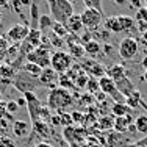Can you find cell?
<instances>
[{"label": "cell", "mask_w": 147, "mask_h": 147, "mask_svg": "<svg viewBox=\"0 0 147 147\" xmlns=\"http://www.w3.org/2000/svg\"><path fill=\"white\" fill-rule=\"evenodd\" d=\"M38 80H39V85L47 86L50 89H55V88H58L57 85L59 82V74H57L52 67H45V69H42L41 75L38 77Z\"/></svg>", "instance_id": "11"}, {"label": "cell", "mask_w": 147, "mask_h": 147, "mask_svg": "<svg viewBox=\"0 0 147 147\" xmlns=\"http://www.w3.org/2000/svg\"><path fill=\"white\" fill-rule=\"evenodd\" d=\"M142 80H144V82H147V71H144V74H142Z\"/></svg>", "instance_id": "59"}, {"label": "cell", "mask_w": 147, "mask_h": 147, "mask_svg": "<svg viewBox=\"0 0 147 147\" xmlns=\"http://www.w3.org/2000/svg\"><path fill=\"white\" fill-rule=\"evenodd\" d=\"M139 44L142 45V47L147 50V31H144V33H141V38H139Z\"/></svg>", "instance_id": "49"}, {"label": "cell", "mask_w": 147, "mask_h": 147, "mask_svg": "<svg viewBox=\"0 0 147 147\" xmlns=\"http://www.w3.org/2000/svg\"><path fill=\"white\" fill-rule=\"evenodd\" d=\"M116 88H117V91L122 94V96L127 99L128 96H131L133 92L136 91V88H135V83L131 82L128 77H125V78H122V80H119V82H116Z\"/></svg>", "instance_id": "17"}, {"label": "cell", "mask_w": 147, "mask_h": 147, "mask_svg": "<svg viewBox=\"0 0 147 147\" xmlns=\"http://www.w3.org/2000/svg\"><path fill=\"white\" fill-rule=\"evenodd\" d=\"M0 147H16V142L13 141L9 136L2 135L0 136Z\"/></svg>", "instance_id": "39"}, {"label": "cell", "mask_w": 147, "mask_h": 147, "mask_svg": "<svg viewBox=\"0 0 147 147\" xmlns=\"http://www.w3.org/2000/svg\"><path fill=\"white\" fill-rule=\"evenodd\" d=\"M135 127L136 131L141 133V135H147V116L146 114H141L135 119Z\"/></svg>", "instance_id": "30"}, {"label": "cell", "mask_w": 147, "mask_h": 147, "mask_svg": "<svg viewBox=\"0 0 147 147\" xmlns=\"http://www.w3.org/2000/svg\"><path fill=\"white\" fill-rule=\"evenodd\" d=\"M16 103L17 107H27V102H25V97H19V99H16Z\"/></svg>", "instance_id": "51"}, {"label": "cell", "mask_w": 147, "mask_h": 147, "mask_svg": "<svg viewBox=\"0 0 147 147\" xmlns=\"http://www.w3.org/2000/svg\"><path fill=\"white\" fill-rule=\"evenodd\" d=\"M80 66H82V69L86 72V75H91L92 78H100V77H103L105 71H107L100 63H97L96 59H92V58L83 61Z\"/></svg>", "instance_id": "12"}, {"label": "cell", "mask_w": 147, "mask_h": 147, "mask_svg": "<svg viewBox=\"0 0 147 147\" xmlns=\"http://www.w3.org/2000/svg\"><path fill=\"white\" fill-rule=\"evenodd\" d=\"M27 61L38 64L41 69L50 67V55H49V45L45 44L44 38H42V42H41L39 47L34 49L31 53L27 55Z\"/></svg>", "instance_id": "5"}, {"label": "cell", "mask_w": 147, "mask_h": 147, "mask_svg": "<svg viewBox=\"0 0 147 147\" xmlns=\"http://www.w3.org/2000/svg\"><path fill=\"white\" fill-rule=\"evenodd\" d=\"M53 24H55V20L50 17V14H41L39 17V22H38V30L39 31H44V30H47L49 27H53Z\"/></svg>", "instance_id": "29"}, {"label": "cell", "mask_w": 147, "mask_h": 147, "mask_svg": "<svg viewBox=\"0 0 147 147\" xmlns=\"http://www.w3.org/2000/svg\"><path fill=\"white\" fill-rule=\"evenodd\" d=\"M86 89H88L89 94H96L100 91V86H99V78H92V77H89V82L88 85H86Z\"/></svg>", "instance_id": "33"}, {"label": "cell", "mask_w": 147, "mask_h": 147, "mask_svg": "<svg viewBox=\"0 0 147 147\" xmlns=\"http://www.w3.org/2000/svg\"><path fill=\"white\" fill-rule=\"evenodd\" d=\"M8 113H6V102L0 100V119H6Z\"/></svg>", "instance_id": "46"}, {"label": "cell", "mask_w": 147, "mask_h": 147, "mask_svg": "<svg viewBox=\"0 0 147 147\" xmlns=\"http://www.w3.org/2000/svg\"><path fill=\"white\" fill-rule=\"evenodd\" d=\"M31 131V124L22 119H17L13 122V133L16 138H27Z\"/></svg>", "instance_id": "15"}, {"label": "cell", "mask_w": 147, "mask_h": 147, "mask_svg": "<svg viewBox=\"0 0 147 147\" xmlns=\"http://www.w3.org/2000/svg\"><path fill=\"white\" fill-rule=\"evenodd\" d=\"M131 124H135V122H133L131 114L116 117V119H114V130H116L117 133H124V131L128 130V127H130Z\"/></svg>", "instance_id": "19"}, {"label": "cell", "mask_w": 147, "mask_h": 147, "mask_svg": "<svg viewBox=\"0 0 147 147\" xmlns=\"http://www.w3.org/2000/svg\"><path fill=\"white\" fill-rule=\"evenodd\" d=\"M89 41H92V31L86 30L85 33H82V34H80V42H82V45L88 44Z\"/></svg>", "instance_id": "42"}, {"label": "cell", "mask_w": 147, "mask_h": 147, "mask_svg": "<svg viewBox=\"0 0 147 147\" xmlns=\"http://www.w3.org/2000/svg\"><path fill=\"white\" fill-rule=\"evenodd\" d=\"M9 128V124H8V119H0V131L5 133L6 130Z\"/></svg>", "instance_id": "47"}, {"label": "cell", "mask_w": 147, "mask_h": 147, "mask_svg": "<svg viewBox=\"0 0 147 147\" xmlns=\"http://www.w3.org/2000/svg\"><path fill=\"white\" fill-rule=\"evenodd\" d=\"M141 66H142V67H144L146 71H147V57H144V58H142V61H141Z\"/></svg>", "instance_id": "56"}, {"label": "cell", "mask_w": 147, "mask_h": 147, "mask_svg": "<svg viewBox=\"0 0 147 147\" xmlns=\"http://www.w3.org/2000/svg\"><path fill=\"white\" fill-rule=\"evenodd\" d=\"M64 138L71 144H75V142H82L83 144L86 139V130L80 127H67L64 128Z\"/></svg>", "instance_id": "13"}, {"label": "cell", "mask_w": 147, "mask_h": 147, "mask_svg": "<svg viewBox=\"0 0 147 147\" xmlns=\"http://www.w3.org/2000/svg\"><path fill=\"white\" fill-rule=\"evenodd\" d=\"M114 3L116 5H125V3H128V0H114Z\"/></svg>", "instance_id": "57"}, {"label": "cell", "mask_w": 147, "mask_h": 147, "mask_svg": "<svg viewBox=\"0 0 147 147\" xmlns=\"http://www.w3.org/2000/svg\"><path fill=\"white\" fill-rule=\"evenodd\" d=\"M105 28L113 33H122L124 31V24H122V17L119 16H111L105 20Z\"/></svg>", "instance_id": "18"}, {"label": "cell", "mask_w": 147, "mask_h": 147, "mask_svg": "<svg viewBox=\"0 0 147 147\" xmlns=\"http://www.w3.org/2000/svg\"><path fill=\"white\" fill-rule=\"evenodd\" d=\"M50 45H53L57 50H63L64 45H66V42H64L63 38H58V36H55V34H52V36H50Z\"/></svg>", "instance_id": "37"}, {"label": "cell", "mask_w": 147, "mask_h": 147, "mask_svg": "<svg viewBox=\"0 0 147 147\" xmlns=\"http://www.w3.org/2000/svg\"><path fill=\"white\" fill-rule=\"evenodd\" d=\"M103 50H105V53H107V55H110L111 52H113V45H110V44H105V45H103Z\"/></svg>", "instance_id": "53"}, {"label": "cell", "mask_w": 147, "mask_h": 147, "mask_svg": "<svg viewBox=\"0 0 147 147\" xmlns=\"http://www.w3.org/2000/svg\"><path fill=\"white\" fill-rule=\"evenodd\" d=\"M71 116L74 124H83L85 122V114L80 113V111H74V113H71Z\"/></svg>", "instance_id": "41"}, {"label": "cell", "mask_w": 147, "mask_h": 147, "mask_svg": "<svg viewBox=\"0 0 147 147\" xmlns=\"http://www.w3.org/2000/svg\"><path fill=\"white\" fill-rule=\"evenodd\" d=\"M64 27L67 28V33H72V34H80L83 30H85L83 22H82V17H80V14H77V13H74V14L66 20Z\"/></svg>", "instance_id": "14"}, {"label": "cell", "mask_w": 147, "mask_h": 147, "mask_svg": "<svg viewBox=\"0 0 147 147\" xmlns=\"http://www.w3.org/2000/svg\"><path fill=\"white\" fill-rule=\"evenodd\" d=\"M111 114H113L114 117L127 116V114H130V108L125 103H113V107H111Z\"/></svg>", "instance_id": "26"}, {"label": "cell", "mask_w": 147, "mask_h": 147, "mask_svg": "<svg viewBox=\"0 0 147 147\" xmlns=\"http://www.w3.org/2000/svg\"><path fill=\"white\" fill-rule=\"evenodd\" d=\"M139 53V41L128 36L124 38L119 44V55L122 59H133Z\"/></svg>", "instance_id": "8"}, {"label": "cell", "mask_w": 147, "mask_h": 147, "mask_svg": "<svg viewBox=\"0 0 147 147\" xmlns=\"http://www.w3.org/2000/svg\"><path fill=\"white\" fill-rule=\"evenodd\" d=\"M69 55H71L74 59H83V58H85V55H86L85 45L77 44V45H72V47H69Z\"/></svg>", "instance_id": "28"}, {"label": "cell", "mask_w": 147, "mask_h": 147, "mask_svg": "<svg viewBox=\"0 0 147 147\" xmlns=\"http://www.w3.org/2000/svg\"><path fill=\"white\" fill-rule=\"evenodd\" d=\"M102 14L103 13L97 11V9H91V8H85L83 13L80 14L82 17V22H83V27L89 31H94L100 27L102 24Z\"/></svg>", "instance_id": "9"}, {"label": "cell", "mask_w": 147, "mask_h": 147, "mask_svg": "<svg viewBox=\"0 0 147 147\" xmlns=\"http://www.w3.org/2000/svg\"><path fill=\"white\" fill-rule=\"evenodd\" d=\"M8 49H9V42H8V39H5L3 36H0V61H3V59H5Z\"/></svg>", "instance_id": "35"}, {"label": "cell", "mask_w": 147, "mask_h": 147, "mask_svg": "<svg viewBox=\"0 0 147 147\" xmlns=\"http://www.w3.org/2000/svg\"><path fill=\"white\" fill-rule=\"evenodd\" d=\"M128 5H130L135 11H138V9L144 8V0H128Z\"/></svg>", "instance_id": "43"}, {"label": "cell", "mask_w": 147, "mask_h": 147, "mask_svg": "<svg viewBox=\"0 0 147 147\" xmlns=\"http://www.w3.org/2000/svg\"><path fill=\"white\" fill-rule=\"evenodd\" d=\"M88 147H99V146H88Z\"/></svg>", "instance_id": "62"}, {"label": "cell", "mask_w": 147, "mask_h": 147, "mask_svg": "<svg viewBox=\"0 0 147 147\" xmlns=\"http://www.w3.org/2000/svg\"><path fill=\"white\" fill-rule=\"evenodd\" d=\"M39 6H38V3H31L30 6V28H38V22H39Z\"/></svg>", "instance_id": "25"}, {"label": "cell", "mask_w": 147, "mask_h": 147, "mask_svg": "<svg viewBox=\"0 0 147 147\" xmlns=\"http://www.w3.org/2000/svg\"><path fill=\"white\" fill-rule=\"evenodd\" d=\"M94 100H96V99H94V96L88 92V94H83V96L80 97L78 103H80V105H83V107H91V105L94 103Z\"/></svg>", "instance_id": "38"}, {"label": "cell", "mask_w": 147, "mask_h": 147, "mask_svg": "<svg viewBox=\"0 0 147 147\" xmlns=\"http://www.w3.org/2000/svg\"><path fill=\"white\" fill-rule=\"evenodd\" d=\"M69 2H71L72 5L75 6V5H78V3H83V0H69Z\"/></svg>", "instance_id": "58"}, {"label": "cell", "mask_w": 147, "mask_h": 147, "mask_svg": "<svg viewBox=\"0 0 147 147\" xmlns=\"http://www.w3.org/2000/svg\"><path fill=\"white\" fill-rule=\"evenodd\" d=\"M31 131L33 133H38L41 138H49L50 135V128H49V124L47 122H42V121H38L36 124H31Z\"/></svg>", "instance_id": "21"}, {"label": "cell", "mask_w": 147, "mask_h": 147, "mask_svg": "<svg viewBox=\"0 0 147 147\" xmlns=\"http://www.w3.org/2000/svg\"><path fill=\"white\" fill-rule=\"evenodd\" d=\"M0 100H2V91H0Z\"/></svg>", "instance_id": "61"}, {"label": "cell", "mask_w": 147, "mask_h": 147, "mask_svg": "<svg viewBox=\"0 0 147 147\" xmlns=\"http://www.w3.org/2000/svg\"><path fill=\"white\" fill-rule=\"evenodd\" d=\"M135 22H136V27L141 33L147 31V9L146 8H141L136 11V16H135Z\"/></svg>", "instance_id": "20"}, {"label": "cell", "mask_w": 147, "mask_h": 147, "mask_svg": "<svg viewBox=\"0 0 147 147\" xmlns=\"http://www.w3.org/2000/svg\"><path fill=\"white\" fill-rule=\"evenodd\" d=\"M49 11H50V17L55 22L66 24V20L71 17L74 13V5L69 0H47Z\"/></svg>", "instance_id": "2"}, {"label": "cell", "mask_w": 147, "mask_h": 147, "mask_svg": "<svg viewBox=\"0 0 147 147\" xmlns=\"http://www.w3.org/2000/svg\"><path fill=\"white\" fill-rule=\"evenodd\" d=\"M9 2H11V0H0V6H3V8H8V6H9Z\"/></svg>", "instance_id": "55"}, {"label": "cell", "mask_w": 147, "mask_h": 147, "mask_svg": "<svg viewBox=\"0 0 147 147\" xmlns=\"http://www.w3.org/2000/svg\"><path fill=\"white\" fill-rule=\"evenodd\" d=\"M99 86H100V91H102V92H105L107 96H110L111 99L114 100V103H125V97L117 91L116 83H114L108 75L100 77L99 78Z\"/></svg>", "instance_id": "6"}, {"label": "cell", "mask_w": 147, "mask_h": 147, "mask_svg": "<svg viewBox=\"0 0 147 147\" xmlns=\"http://www.w3.org/2000/svg\"><path fill=\"white\" fill-rule=\"evenodd\" d=\"M107 97H108V96H107L105 92H102V91H99V92H96V94H94V99H96L97 102H100V103H102L103 100L107 99Z\"/></svg>", "instance_id": "48"}, {"label": "cell", "mask_w": 147, "mask_h": 147, "mask_svg": "<svg viewBox=\"0 0 147 147\" xmlns=\"http://www.w3.org/2000/svg\"><path fill=\"white\" fill-rule=\"evenodd\" d=\"M94 36H96V38H102V41H108V38H110V31H108V30L103 27V30L97 31Z\"/></svg>", "instance_id": "45"}, {"label": "cell", "mask_w": 147, "mask_h": 147, "mask_svg": "<svg viewBox=\"0 0 147 147\" xmlns=\"http://www.w3.org/2000/svg\"><path fill=\"white\" fill-rule=\"evenodd\" d=\"M83 5L85 8H91V9H97V11H102V0H83Z\"/></svg>", "instance_id": "34"}, {"label": "cell", "mask_w": 147, "mask_h": 147, "mask_svg": "<svg viewBox=\"0 0 147 147\" xmlns=\"http://www.w3.org/2000/svg\"><path fill=\"white\" fill-rule=\"evenodd\" d=\"M142 102V96H141V92H139L138 89L135 91V92L131 94V96H128L127 99H125V105H127L130 110H135V108H138L139 105H141Z\"/></svg>", "instance_id": "22"}, {"label": "cell", "mask_w": 147, "mask_h": 147, "mask_svg": "<svg viewBox=\"0 0 147 147\" xmlns=\"http://www.w3.org/2000/svg\"><path fill=\"white\" fill-rule=\"evenodd\" d=\"M85 52L89 55V57L96 58L97 55H99L100 52H102V45H100L99 41L92 39V41H89L88 44H85Z\"/></svg>", "instance_id": "23"}, {"label": "cell", "mask_w": 147, "mask_h": 147, "mask_svg": "<svg viewBox=\"0 0 147 147\" xmlns=\"http://www.w3.org/2000/svg\"><path fill=\"white\" fill-rule=\"evenodd\" d=\"M105 69H107V71H105V75H108L114 83L127 77L124 66H122V64H117V63H114V64H111L110 67H105Z\"/></svg>", "instance_id": "16"}, {"label": "cell", "mask_w": 147, "mask_h": 147, "mask_svg": "<svg viewBox=\"0 0 147 147\" xmlns=\"http://www.w3.org/2000/svg\"><path fill=\"white\" fill-rule=\"evenodd\" d=\"M114 117L113 114H110V116H102L97 121V128H100V130H111V128H114Z\"/></svg>", "instance_id": "24"}, {"label": "cell", "mask_w": 147, "mask_h": 147, "mask_svg": "<svg viewBox=\"0 0 147 147\" xmlns=\"http://www.w3.org/2000/svg\"><path fill=\"white\" fill-rule=\"evenodd\" d=\"M144 8L147 9V0H144Z\"/></svg>", "instance_id": "60"}, {"label": "cell", "mask_w": 147, "mask_h": 147, "mask_svg": "<svg viewBox=\"0 0 147 147\" xmlns=\"http://www.w3.org/2000/svg\"><path fill=\"white\" fill-rule=\"evenodd\" d=\"M20 71H24V72L30 74L31 77H36V78H38V77L41 75V72H42V69H41L38 64H34V63H28V61H27L25 64L22 66V69H20Z\"/></svg>", "instance_id": "27"}, {"label": "cell", "mask_w": 147, "mask_h": 147, "mask_svg": "<svg viewBox=\"0 0 147 147\" xmlns=\"http://www.w3.org/2000/svg\"><path fill=\"white\" fill-rule=\"evenodd\" d=\"M75 103L74 96L71 94V91L64 89V88H55L50 89L47 94V108L49 110H55L58 111H64L67 108H71Z\"/></svg>", "instance_id": "1"}, {"label": "cell", "mask_w": 147, "mask_h": 147, "mask_svg": "<svg viewBox=\"0 0 147 147\" xmlns=\"http://www.w3.org/2000/svg\"><path fill=\"white\" fill-rule=\"evenodd\" d=\"M24 97H25V102H27V110H28L31 124H36L38 121H41V111H42L44 105L41 103V100L36 97L34 92H25Z\"/></svg>", "instance_id": "7"}, {"label": "cell", "mask_w": 147, "mask_h": 147, "mask_svg": "<svg viewBox=\"0 0 147 147\" xmlns=\"http://www.w3.org/2000/svg\"><path fill=\"white\" fill-rule=\"evenodd\" d=\"M11 8L14 9V11H16L19 16H22V17H24V14H22V8H24V6L20 5V3L17 2V0H11Z\"/></svg>", "instance_id": "44"}, {"label": "cell", "mask_w": 147, "mask_h": 147, "mask_svg": "<svg viewBox=\"0 0 147 147\" xmlns=\"http://www.w3.org/2000/svg\"><path fill=\"white\" fill-rule=\"evenodd\" d=\"M30 33V25H24V24H14L13 27H9L8 33H6V38L13 42L19 44V42H24L27 39Z\"/></svg>", "instance_id": "10"}, {"label": "cell", "mask_w": 147, "mask_h": 147, "mask_svg": "<svg viewBox=\"0 0 147 147\" xmlns=\"http://www.w3.org/2000/svg\"><path fill=\"white\" fill-rule=\"evenodd\" d=\"M58 116H59V121H61V125L64 128H67V127H72V116H71V113H67V111H58Z\"/></svg>", "instance_id": "32"}, {"label": "cell", "mask_w": 147, "mask_h": 147, "mask_svg": "<svg viewBox=\"0 0 147 147\" xmlns=\"http://www.w3.org/2000/svg\"><path fill=\"white\" fill-rule=\"evenodd\" d=\"M17 2L20 3V5L25 8V6H31V3H33V0H17Z\"/></svg>", "instance_id": "52"}, {"label": "cell", "mask_w": 147, "mask_h": 147, "mask_svg": "<svg viewBox=\"0 0 147 147\" xmlns=\"http://www.w3.org/2000/svg\"><path fill=\"white\" fill-rule=\"evenodd\" d=\"M64 42H66L67 47H72V45H77V44H82V42H80V34L67 33V36L64 38Z\"/></svg>", "instance_id": "36"}, {"label": "cell", "mask_w": 147, "mask_h": 147, "mask_svg": "<svg viewBox=\"0 0 147 147\" xmlns=\"http://www.w3.org/2000/svg\"><path fill=\"white\" fill-rule=\"evenodd\" d=\"M34 147H53V146L49 144V142H45V141H42V142H38V144L34 146Z\"/></svg>", "instance_id": "54"}, {"label": "cell", "mask_w": 147, "mask_h": 147, "mask_svg": "<svg viewBox=\"0 0 147 147\" xmlns=\"http://www.w3.org/2000/svg\"><path fill=\"white\" fill-rule=\"evenodd\" d=\"M72 63H74V58L69 55V52L57 50L50 55V67L59 75L67 72L72 67Z\"/></svg>", "instance_id": "4"}, {"label": "cell", "mask_w": 147, "mask_h": 147, "mask_svg": "<svg viewBox=\"0 0 147 147\" xmlns=\"http://www.w3.org/2000/svg\"><path fill=\"white\" fill-rule=\"evenodd\" d=\"M50 122L55 125V127L61 125V121H59V116H58V114H53V116H52V119H50Z\"/></svg>", "instance_id": "50"}, {"label": "cell", "mask_w": 147, "mask_h": 147, "mask_svg": "<svg viewBox=\"0 0 147 147\" xmlns=\"http://www.w3.org/2000/svg\"><path fill=\"white\" fill-rule=\"evenodd\" d=\"M17 110H19V107H17V103H16V100H8L6 102V113L8 114H16L17 113Z\"/></svg>", "instance_id": "40"}, {"label": "cell", "mask_w": 147, "mask_h": 147, "mask_svg": "<svg viewBox=\"0 0 147 147\" xmlns=\"http://www.w3.org/2000/svg\"><path fill=\"white\" fill-rule=\"evenodd\" d=\"M13 85L17 91L20 92H34V89L39 86V80L36 77H31L30 74L24 72V71H19L16 72L14 78H13Z\"/></svg>", "instance_id": "3"}, {"label": "cell", "mask_w": 147, "mask_h": 147, "mask_svg": "<svg viewBox=\"0 0 147 147\" xmlns=\"http://www.w3.org/2000/svg\"><path fill=\"white\" fill-rule=\"evenodd\" d=\"M52 31H53L55 36L63 38V39H64V38L67 36V28H66L64 24H61V22H55V24H53V27H52Z\"/></svg>", "instance_id": "31"}]
</instances>
